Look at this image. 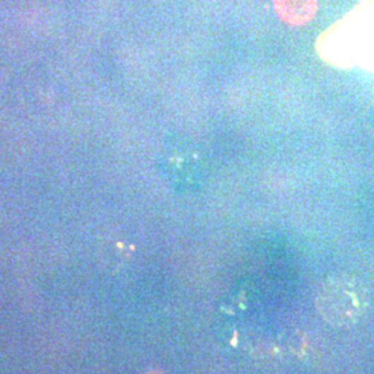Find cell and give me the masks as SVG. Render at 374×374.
<instances>
[{
    "mask_svg": "<svg viewBox=\"0 0 374 374\" xmlns=\"http://www.w3.org/2000/svg\"><path fill=\"white\" fill-rule=\"evenodd\" d=\"M277 13L289 23L308 21L315 11V0H276Z\"/></svg>",
    "mask_w": 374,
    "mask_h": 374,
    "instance_id": "3957f363",
    "label": "cell"
},
{
    "mask_svg": "<svg viewBox=\"0 0 374 374\" xmlns=\"http://www.w3.org/2000/svg\"><path fill=\"white\" fill-rule=\"evenodd\" d=\"M316 308L332 326L349 327L366 315L369 293L361 280L349 275H334L320 284Z\"/></svg>",
    "mask_w": 374,
    "mask_h": 374,
    "instance_id": "6da1fadb",
    "label": "cell"
},
{
    "mask_svg": "<svg viewBox=\"0 0 374 374\" xmlns=\"http://www.w3.org/2000/svg\"><path fill=\"white\" fill-rule=\"evenodd\" d=\"M161 162L168 179L181 188L201 187L210 175V164L204 150L182 136H176L167 143Z\"/></svg>",
    "mask_w": 374,
    "mask_h": 374,
    "instance_id": "7a4b0ae2",
    "label": "cell"
},
{
    "mask_svg": "<svg viewBox=\"0 0 374 374\" xmlns=\"http://www.w3.org/2000/svg\"><path fill=\"white\" fill-rule=\"evenodd\" d=\"M149 374H161V373H149Z\"/></svg>",
    "mask_w": 374,
    "mask_h": 374,
    "instance_id": "277c9868",
    "label": "cell"
}]
</instances>
